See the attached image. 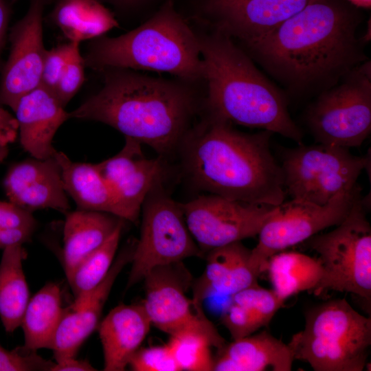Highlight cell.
<instances>
[{
	"mask_svg": "<svg viewBox=\"0 0 371 371\" xmlns=\"http://www.w3.org/2000/svg\"><path fill=\"white\" fill-rule=\"evenodd\" d=\"M362 12L346 0H311L243 48L295 93H320L366 61L357 30Z\"/></svg>",
	"mask_w": 371,
	"mask_h": 371,
	"instance_id": "obj_1",
	"label": "cell"
},
{
	"mask_svg": "<svg viewBox=\"0 0 371 371\" xmlns=\"http://www.w3.org/2000/svg\"><path fill=\"white\" fill-rule=\"evenodd\" d=\"M271 134L239 131L230 122L208 113L179 147L183 172L196 188L209 194L278 205L286 193L282 167L270 150Z\"/></svg>",
	"mask_w": 371,
	"mask_h": 371,
	"instance_id": "obj_2",
	"label": "cell"
},
{
	"mask_svg": "<svg viewBox=\"0 0 371 371\" xmlns=\"http://www.w3.org/2000/svg\"><path fill=\"white\" fill-rule=\"evenodd\" d=\"M102 71L101 89L69 112V118L106 124L163 158L178 150L200 107L195 83L131 69Z\"/></svg>",
	"mask_w": 371,
	"mask_h": 371,
	"instance_id": "obj_3",
	"label": "cell"
},
{
	"mask_svg": "<svg viewBox=\"0 0 371 371\" xmlns=\"http://www.w3.org/2000/svg\"><path fill=\"white\" fill-rule=\"evenodd\" d=\"M203 62L207 112L231 123L259 128L302 144L286 97L227 35L210 30L197 34Z\"/></svg>",
	"mask_w": 371,
	"mask_h": 371,
	"instance_id": "obj_4",
	"label": "cell"
},
{
	"mask_svg": "<svg viewBox=\"0 0 371 371\" xmlns=\"http://www.w3.org/2000/svg\"><path fill=\"white\" fill-rule=\"evenodd\" d=\"M84 60L85 65L100 71H154L169 73L195 84L203 80L198 34L177 10L172 0H165L158 10L137 28L117 37L98 38Z\"/></svg>",
	"mask_w": 371,
	"mask_h": 371,
	"instance_id": "obj_5",
	"label": "cell"
},
{
	"mask_svg": "<svg viewBox=\"0 0 371 371\" xmlns=\"http://www.w3.org/2000/svg\"><path fill=\"white\" fill-rule=\"evenodd\" d=\"M288 345L295 359L315 371H362L371 346V319L344 298L330 300L307 311L304 329Z\"/></svg>",
	"mask_w": 371,
	"mask_h": 371,
	"instance_id": "obj_6",
	"label": "cell"
},
{
	"mask_svg": "<svg viewBox=\"0 0 371 371\" xmlns=\"http://www.w3.org/2000/svg\"><path fill=\"white\" fill-rule=\"evenodd\" d=\"M306 241L318 254L324 271L315 295L346 292L370 302L371 227L360 197L335 229Z\"/></svg>",
	"mask_w": 371,
	"mask_h": 371,
	"instance_id": "obj_7",
	"label": "cell"
},
{
	"mask_svg": "<svg viewBox=\"0 0 371 371\" xmlns=\"http://www.w3.org/2000/svg\"><path fill=\"white\" fill-rule=\"evenodd\" d=\"M140 213V235L133 250L127 289L157 267L203 256L188 228L179 203L165 191L162 181L149 192Z\"/></svg>",
	"mask_w": 371,
	"mask_h": 371,
	"instance_id": "obj_8",
	"label": "cell"
},
{
	"mask_svg": "<svg viewBox=\"0 0 371 371\" xmlns=\"http://www.w3.org/2000/svg\"><path fill=\"white\" fill-rule=\"evenodd\" d=\"M371 65L366 60L335 86L322 91L306 119L319 144L357 147L371 131Z\"/></svg>",
	"mask_w": 371,
	"mask_h": 371,
	"instance_id": "obj_9",
	"label": "cell"
},
{
	"mask_svg": "<svg viewBox=\"0 0 371 371\" xmlns=\"http://www.w3.org/2000/svg\"><path fill=\"white\" fill-rule=\"evenodd\" d=\"M370 158L348 148L319 144L286 152L281 166L286 193L292 199L325 205L338 194L354 190Z\"/></svg>",
	"mask_w": 371,
	"mask_h": 371,
	"instance_id": "obj_10",
	"label": "cell"
},
{
	"mask_svg": "<svg viewBox=\"0 0 371 371\" xmlns=\"http://www.w3.org/2000/svg\"><path fill=\"white\" fill-rule=\"evenodd\" d=\"M359 196L357 186L322 205L292 199L274 206L258 234L257 245L251 250L249 265L251 270L259 277L274 254L339 225Z\"/></svg>",
	"mask_w": 371,
	"mask_h": 371,
	"instance_id": "obj_11",
	"label": "cell"
},
{
	"mask_svg": "<svg viewBox=\"0 0 371 371\" xmlns=\"http://www.w3.org/2000/svg\"><path fill=\"white\" fill-rule=\"evenodd\" d=\"M157 267L144 278L145 298L142 303L152 325L170 337L197 334L206 337L217 350L227 344L203 313L201 304L186 294L185 270L179 264Z\"/></svg>",
	"mask_w": 371,
	"mask_h": 371,
	"instance_id": "obj_12",
	"label": "cell"
},
{
	"mask_svg": "<svg viewBox=\"0 0 371 371\" xmlns=\"http://www.w3.org/2000/svg\"><path fill=\"white\" fill-rule=\"evenodd\" d=\"M179 205L188 228L203 254L258 236L274 207L209 193Z\"/></svg>",
	"mask_w": 371,
	"mask_h": 371,
	"instance_id": "obj_13",
	"label": "cell"
},
{
	"mask_svg": "<svg viewBox=\"0 0 371 371\" xmlns=\"http://www.w3.org/2000/svg\"><path fill=\"white\" fill-rule=\"evenodd\" d=\"M311 0H196V19L243 47L262 38Z\"/></svg>",
	"mask_w": 371,
	"mask_h": 371,
	"instance_id": "obj_14",
	"label": "cell"
},
{
	"mask_svg": "<svg viewBox=\"0 0 371 371\" xmlns=\"http://www.w3.org/2000/svg\"><path fill=\"white\" fill-rule=\"evenodd\" d=\"M48 0H31L25 16L12 27L11 49L0 80V104L13 111L19 100L41 85L46 49L43 13Z\"/></svg>",
	"mask_w": 371,
	"mask_h": 371,
	"instance_id": "obj_15",
	"label": "cell"
},
{
	"mask_svg": "<svg viewBox=\"0 0 371 371\" xmlns=\"http://www.w3.org/2000/svg\"><path fill=\"white\" fill-rule=\"evenodd\" d=\"M142 144L125 137L122 148L114 156L95 164L126 214L136 222L142 204L153 188L163 181L164 158H148Z\"/></svg>",
	"mask_w": 371,
	"mask_h": 371,
	"instance_id": "obj_16",
	"label": "cell"
},
{
	"mask_svg": "<svg viewBox=\"0 0 371 371\" xmlns=\"http://www.w3.org/2000/svg\"><path fill=\"white\" fill-rule=\"evenodd\" d=\"M8 201L30 212L52 209L67 214L70 204L55 156L32 157L11 165L3 179Z\"/></svg>",
	"mask_w": 371,
	"mask_h": 371,
	"instance_id": "obj_17",
	"label": "cell"
},
{
	"mask_svg": "<svg viewBox=\"0 0 371 371\" xmlns=\"http://www.w3.org/2000/svg\"><path fill=\"white\" fill-rule=\"evenodd\" d=\"M133 248L116 258L104 278L84 297L64 308L51 350L55 361L76 357L80 347L98 326L104 305L124 267L131 262Z\"/></svg>",
	"mask_w": 371,
	"mask_h": 371,
	"instance_id": "obj_18",
	"label": "cell"
},
{
	"mask_svg": "<svg viewBox=\"0 0 371 371\" xmlns=\"http://www.w3.org/2000/svg\"><path fill=\"white\" fill-rule=\"evenodd\" d=\"M14 111L23 150L36 159L54 157L57 152L53 146L54 135L70 119L56 95L39 85L19 100Z\"/></svg>",
	"mask_w": 371,
	"mask_h": 371,
	"instance_id": "obj_19",
	"label": "cell"
},
{
	"mask_svg": "<svg viewBox=\"0 0 371 371\" xmlns=\"http://www.w3.org/2000/svg\"><path fill=\"white\" fill-rule=\"evenodd\" d=\"M152 324L142 304H120L98 324L104 371H123L150 331Z\"/></svg>",
	"mask_w": 371,
	"mask_h": 371,
	"instance_id": "obj_20",
	"label": "cell"
},
{
	"mask_svg": "<svg viewBox=\"0 0 371 371\" xmlns=\"http://www.w3.org/2000/svg\"><path fill=\"white\" fill-rule=\"evenodd\" d=\"M295 360L289 346L263 330L233 340L218 351L214 371H291Z\"/></svg>",
	"mask_w": 371,
	"mask_h": 371,
	"instance_id": "obj_21",
	"label": "cell"
},
{
	"mask_svg": "<svg viewBox=\"0 0 371 371\" xmlns=\"http://www.w3.org/2000/svg\"><path fill=\"white\" fill-rule=\"evenodd\" d=\"M250 254L241 241L208 251L205 270L194 284L192 298L201 304L210 295L232 296L257 284L258 277L249 265Z\"/></svg>",
	"mask_w": 371,
	"mask_h": 371,
	"instance_id": "obj_22",
	"label": "cell"
},
{
	"mask_svg": "<svg viewBox=\"0 0 371 371\" xmlns=\"http://www.w3.org/2000/svg\"><path fill=\"white\" fill-rule=\"evenodd\" d=\"M65 215L63 262L68 281L78 266L100 247L124 220L106 212L78 209Z\"/></svg>",
	"mask_w": 371,
	"mask_h": 371,
	"instance_id": "obj_23",
	"label": "cell"
},
{
	"mask_svg": "<svg viewBox=\"0 0 371 371\" xmlns=\"http://www.w3.org/2000/svg\"><path fill=\"white\" fill-rule=\"evenodd\" d=\"M65 190L78 210L102 212L126 220V214L95 164L76 162L58 151Z\"/></svg>",
	"mask_w": 371,
	"mask_h": 371,
	"instance_id": "obj_24",
	"label": "cell"
},
{
	"mask_svg": "<svg viewBox=\"0 0 371 371\" xmlns=\"http://www.w3.org/2000/svg\"><path fill=\"white\" fill-rule=\"evenodd\" d=\"M284 302L273 290L257 284L231 296L221 321L233 340L238 339L268 326Z\"/></svg>",
	"mask_w": 371,
	"mask_h": 371,
	"instance_id": "obj_25",
	"label": "cell"
},
{
	"mask_svg": "<svg viewBox=\"0 0 371 371\" xmlns=\"http://www.w3.org/2000/svg\"><path fill=\"white\" fill-rule=\"evenodd\" d=\"M52 17L69 41L79 43L119 26L114 14L98 0H59Z\"/></svg>",
	"mask_w": 371,
	"mask_h": 371,
	"instance_id": "obj_26",
	"label": "cell"
},
{
	"mask_svg": "<svg viewBox=\"0 0 371 371\" xmlns=\"http://www.w3.org/2000/svg\"><path fill=\"white\" fill-rule=\"evenodd\" d=\"M273 291L282 300L319 284L324 271L318 258L297 251H282L268 260L266 271Z\"/></svg>",
	"mask_w": 371,
	"mask_h": 371,
	"instance_id": "obj_27",
	"label": "cell"
},
{
	"mask_svg": "<svg viewBox=\"0 0 371 371\" xmlns=\"http://www.w3.org/2000/svg\"><path fill=\"white\" fill-rule=\"evenodd\" d=\"M63 311L60 287L48 282L30 299L25 310L21 324L23 347L34 351L51 349Z\"/></svg>",
	"mask_w": 371,
	"mask_h": 371,
	"instance_id": "obj_28",
	"label": "cell"
},
{
	"mask_svg": "<svg viewBox=\"0 0 371 371\" xmlns=\"http://www.w3.org/2000/svg\"><path fill=\"white\" fill-rule=\"evenodd\" d=\"M23 245L3 249L0 261V318L7 333H13L21 326L30 299L23 269Z\"/></svg>",
	"mask_w": 371,
	"mask_h": 371,
	"instance_id": "obj_29",
	"label": "cell"
},
{
	"mask_svg": "<svg viewBox=\"0 0 371 371\" xmlns=\"http://www.w3.org/2000/svg\"><path fill=\"white\" fill-rule=\"evenodd\" d=\"M123 223L97 249L89 254L76 269L68 280L74 296L80 300L93 290L106 276L118 248Z\"/></svg>",
	"mask_w": 371,
	"mask_h": 371,
	"instance_id": "obj_30",
	"label": "cell"
},
{
	"mask_svg": "<svg viewBox=\"0 0 371 371\" xmlns=\"http://www.w3.org/2000/svg\"><path fill=\"white\" fill-rule=\"evenodd\" d=\"M167 344L180 371L213 370L215 357L211 348L214 346L206 337L183 334L170 337Z\"/></svg>",
	"mask_w": 371,
	"mask_h": 371,
	"instance_id": "obj_31",
	"label": "cell"
},
{
	"mask_svg": "<svg viewBox=\"0 0 371 371\" xmlns=\"http://www.w3.org/2000/svg\"><path fill=\"white\" fill-rule=\"evenodd\" d=\"M36 221L30 212L10 201H0V249L30 241Z\"/></svg>",
	"mask_w": 371,
	"mask_h": 371,
	"instance_id": "obj_32",
	"label": "cell"
},
{
	"mask_svg": "<svg viewBox=\"0 0 371 371\" xmlns=\"http://www.w3.org/2000/svg\"><path fill=\"white\" fill-rule=\"evenodd\" d=\"M70 42L69 56L54 91V94L64 106L75 95L85 81V63L80 52V43Z\"/></svg>",
	"mask_w": 371,
	"mask_h": 371,
	"instance_id": "obj_33",
	"label": "cell"
},
{
	"mask_svg": "<svg viewBox=\"0 0 371 371\" xmlns=\"http://www.w3.org/2000/svg\"><path fill=\"white\" fill-rule=\"evenodd\" d=\"M128 366L134 371H180L167 344L139 348Z\"/></svg>",
	"mask_w": 371,
	"mask_h": 371,
	"instance_id": "obj_34",
	"label": "cell"
},
{
	"mask_svg": "<svg viewBox=\"0 0 371 371\" xmlns=\"http://www.w3.org/2000/svg\"><path fill=\"white\" fill-rule=\"evenodd\" d=\"M54 363L23 346L8 350L0 344V371H51Z\"/></svg>",
	"mask_w": 371,
	"mask_h": 371,
	"instance_id": "obj_35",
	"label": "cell"
},
{
	"mask_svg": "<svg viewBox=\"0 0 371 371\" xmlns=\"http://www.w3.org/2000/svg\"><path fill=\"white\" fill-rule=\"evenodd\" d=\"M71 49V42L46 50L41 85L54 93L63 74Z\"/></svg>",
	"mask_w": 371,
	"mask_h": 371,
	"instance_id": "obj_36",
	"label": "cell"
},
{
	"mask_svg": "<svg viewBox=\"0 0 371 371\" xmlns=\"http://www.w3.org/2000/svg\"><path fill=\"white\" fill-rule=\"evenodd\" d=\"M18 136V123L15 117L0 106V145L8 146Z\"/></svg>",
	"mask_w": 371,
	"mask_h": 371,
	"instance_id": "obj_37",
	"label": "cell"
},
{
	"mask_svg": "<svg viewBox=\"0 0 371 371\" xmlns=\"http://www.w3.org/2000/svg\"><path fill=\"white\" fill-rule=\"evenodd\" d=\"M51 371H95L88 361L77 359L76 357L64 358L54 361Z\"/></svg>",
	"mask_w": 371,
	"mask_h": 371,
	"instance_id": "obj_38",
	"label": "cell"
},
{
	"mask_svg": "<svg viewBox=\"0 0 371 371\" xmlns=\"http://www.w3.org/2000/svg\"><path fill=\"white\" fill-rule=\"evenodd\" d=\"M106 1L122 8H139L149 5L157 0H98Z\"/></svg>",
	"mask_w": 371,
	"mask_h": 371,
	"instance_id": "obj_39",
	"label": "cell"
},
{
	"mask_svg": "<svg viewBox=\"0 0 371 371\" xmlns=\"http://www.w3.org/2000/svg\"><path fill=\"white\" fill-rule=\"evenodd\" d=\"M9 10L5 0H0V51L4 41L8 23Z\"/></svg>",
	"mask_w": 371,
	"mask_h": 371,
	"instance_id": "obj_40",
	"label": "cell"
},
{
	"mask_svg": "<svg viewBox=\"0 0 371 371\" xmlns=\"http://www.w3.org/2000/svg\"><path fill=\"white\" fill-rule=\"evenodd\" d=\"M358 8H370L371 6V0H346Z\"/></svg>",
	"mask_w": 371,
	"mask_h": 371,
	"instance_id": "obj_41",
	"label": "cell"
},
{
	"mask_svg": "<svg viewBox=\"0 0 371 371\" xmlns=\"http://www.w3.org/2000/svg\"><path fill=\"white\" fill-rule=\"evenodd\" d=\"M9 154L8 146L0 145V163L3 161Z\"/></svg>",
	"mask_w": 371,
	"mask_h": 371,
	"instance_id": "obj_42",
	"label": "cell"
},
{
	"mask_svg": "<svg viewBox=\"0 0 371 371\" xmlns=\"http://www.w3.org/2000/svg\"><path fill=\"white\" fill-rule=\"evenodd\" d=\"M17 0H11L12 2H15Z\"/></svg>",
	"mask_w": 371,
	"mask_h": 371,
	"instance_id": "obj_43",
	"label": "cell"
}]
</instances>
